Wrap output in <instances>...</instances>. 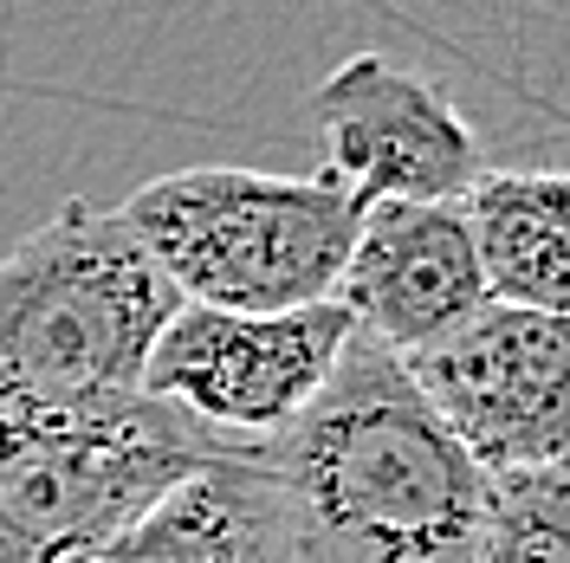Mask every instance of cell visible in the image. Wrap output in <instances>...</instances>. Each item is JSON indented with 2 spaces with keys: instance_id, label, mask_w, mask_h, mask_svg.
<instances>
[{
  "instance_id": "cell-1",
  "label": "cell",
  "mask_w": 570,
  "mask_h": 563,
  "mask_svg": "<svg viewBox=\"0 0 570 563\" xmlns=\"http://www.w3.org/2000/svg\"><path fill=\"white\" fill-rule=\"evenodd\" d=\"M285 505L292 563H466L487 466L428 408L402 356L351 330L318 395L253 441Z\"/></svg>"
},
{
  "instance_id": "cell-2",
  "label": "cell",
  "mask_w": 570,
  "mask_h": 563,
  "mask_svg": "<svg viewBox=\"0 0 570 563\" xmlns=\"http://www.w3.org/2000/svg\"><path fill=\"white\" fill-rule=\"evenodd\" d=\"M181 292L117 208L59 201L0 253V402H117L142 388L156 330Z\"/></svg>"
},
{
  "instance_id": "cell-3",
  "label": "cell",
  "mask_w": 570,
  "mask_h": 563,
  "mask_svg": "<svg viewBox=\"0 0 570 563\" xmlns=\"http://www.w3.org/2000/svg\"><path fill=\"white\" fill-rule=\"evenodd\" d=\"M117 214L181 298L292 312L331 298L363 201L337 176L176 169L142 181Z\"/></svg>"
},
{
  "instance_id": "cell-4",
  "label": "cell",
  "mask_w": 570,
  "mask_h": 563,
  "mask_svg": "<svg viewBox=\"0 0 570 563\" xmlns=\"http://www.w3.org/2000/svg\"><path fill=\"white\" fill-rule=\"evenodd\" d=\"M234 447L156 395L0 402V563H85L188 466Z\"/></svg>"
},
{
  "instance_id": "cell-5",
  "label": "cell",
  "mask_w": 570,
  "mask_h": 563,
  "mask_svg": "<svg viewBox=\"0 0 570 563\" xmlns=\"http://www.w3.org/2000/svg\"><path fill=\"white\" fill-rule=\"evenodd\" d=\"M351 330L337 298L292 312H220L181 298L149 344L142 395L181 408L220 441H266L318 395Z\"/></svg>"
},
{
  "instance_id": "cell-6",
  "label": "cell",
  "mask_w": 570,
  "mask_h": 563,
  "mask_svg": "<svg viewBox=\"0 0 570 563\" xmlns=\"http://www.w3.org/2000/svg\"><path fill=\"white\" fill-rule=\"evenodd\" d=\"M428 408L487 473L558 466L570 447V324L564 312L487 298L402 356Z\"/></svg>"
},
{
  "instance_id": "cell-7",
  "label": "cell",
  "mask_w": 570,
  "mask_h": 563,
  "mask_svg": "<svg viewBox=\"0 0 570 563\" xmlns=\"http://www.w3.org/2000/svg\"><path fill=\"white\" fill-rule=\"evenodd\" d=\"M324 176L356 201H461L480 176V137L428 78L383 52H356L312 91Z\"/></svg>"
},
{
  "instance_id": "cell-8",
  "label": "cell",
  "mask_w": 570,
  "mask_h": 563,
  "mask_svg": "<svg viewBox=\"0 0 570 563\" xmlns=\"http://www.w3.org/2000/svg\"><path fill=\"white\" fill-rule=\"evenodd\" d=\"M331 298L363 337L409 356L415 344L454 330L493 292L480 279L461 201H363Z\"/></svg>"
},
{
  "instance_id": "cell-9",
  "label": "cell",
  "mask_w": 570,
  "mask_h": 563,
  "mask_svg": "<svg viewBox=\"0 0 570 563\" xmlns=\"http://www.w3.org/2000/svg\"><path fill=\"white\" fill-rule=\"evenodd\" d=\"M85 563H292V531L253 441H234L163 486Z\"/></svg>"
},
{
  "instance_id": "cell-10",
  "label": "cell",
  "mask_w": 570,
  "mask_h": 563,
  "mask_svg": "<svg viewBox=\"0 0 570 563\" xmlns=\"http://www.w3.org/2000/svg\"><path fill=\"white\" fill-rule=\"evenodd\" d=\"M473 259L493 298L564 312L570 298V181L558 169H480L461 195Z\"/></svg>"
},
{
  "instance_id": "cell-11",
  "label": "cell",
  "mask_w": 570,
  "mask_h": 563,
  "mask_svg": "<svg viewBox=\"0 0 570 563\" xmlns=\"http://www.w3.org/2000/svg\"><path fill=\"white\" fill-rule=\"evenodd\" d=\"M466 563H570V473L512 466L487 473V512Z\"/></svg>"
}]
</instances>
